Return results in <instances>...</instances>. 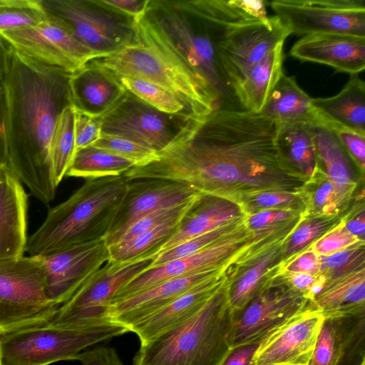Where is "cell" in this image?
<instances>
[{"label":"cell","instance_id":"603a6c76","mask_svg":"<svg viewBox=\"0 0 365 365\" xmlns=\"http://www.w3.org/2000/svg\"><path fill=\"white\" fill-rule=\"evenodd\" d=\"M28 197L7 167L0 168V261L21 257L27 244Z\"/></svg>","mask_w":365,"mask_h":365},{"label":"cell","instance_id":"836d02e7","mask_svg":"<svg viewBox=\"0 0 365 365\" xmlns=\"http://www.w3.org/2000/svg\"><path fill=\"white\" fill-rule=\"evenodd\" d=\"M282 246L274 248L227 283L232 313L241 310L277 272L282 262Z\"/></svg>","mask_w":365,"mask_h":365},{"label":"cell","instance_id":"cb8c5ba5","mask_svg":"<svg viewBox=\"0 0 365 365\" xmlns=\"http://www.w3.org/2000/svg\"><path fill=\"white\" fill-rule=\"evenodd\" d=\"M125 91L114 73L93 61L72 73L69 78L72 106L96 118L112 108Z\"/></svg>","mask_w":365,"mask_h":365},{"label":"cell","instance_id":"ee69618b","mask_svg":"<svg viewBox=\"0 0 365 365\" xmlns=\"http://www.w3.org/2000/svg\"><path fill=\"white\" fill-rule=\"evenodd\" d=\"M240 204L247 216L266 210L294 209L304 211L300 192H263L247 197Z\"/></svg>","mask_w":365,"mask_h":365},{"label":"cell","instance_id":"816d5d0a","mask_svg":"<svg viewBox=\"0 0 365 365\" xmlns=\"http://www.w3.org/2000/svg\"><path fill=\"white\" fill-rule=\"evenodd\" d=\"M304 214L294 209H275L259 211L247 217L248 227L252 230L262 229Z\"/></svg>","mask_w":365,"mask_h":365},{"label":"cell","instance_id":"8fae6325","mask_svg":"<svg viewBox=\"0 0 365 365\" xmlns=\"http://www.w3.org/2000/svg\"><path fill=\"white\" fill-rule=\"evenodd\" d=\"M211 26L218 63L232 95L234 87L250 70L292 34L276 15L225 29Z\"/></svg>","mask_w":365,"mask_h":365},{"label":"cell","instance_id":"8d00e7d4","mask_svg":"<svg viewBox=\"0 0 365 365\" xmlns=\"http://www.w3.org/2000/svg\"><path fill=\"white\" fill-rule=\"evenodd\" d=\"M300 194L306 216L342 215L345 207L341 203L334 185L319 166L305 182Z\"/></svg>","mask_w":365,"mask_h":365},{"label":"cell","instance_id":"277c9868","mask_svg":"<svg viewBox=\"0 0 365 365\" xmlns=\"http://www.w3.org/2000/svg\"><path fill=\"white\" fill-rule=\"evenodd\" d=\"M123 175L89 179L66 200L49 210L28 237L26 252L38 256L104 239L128 190Z\"/></svg>","mask_w":365,"mask_h":365},{"label":"cell","instance_id":"60d3db41","mask_svg":"<svg viewBox=\"0 0 365 365\" xmlns=\"http://www.w3.org/2000/svg\"><path fill=\"white\" fill-rule=\"evenodd\" d=\"M118 78L127 91L157 110L192 119L187 113L184 104L166 89L138 78L125 76Z\"/></svg>","mask_w":365,"mask_h":365},{"label":"cell","instance_id":"e0dca14e","mask_svg":"<svg viewBox=\"0 0 365 365\" xmlns=\"http://www.w3.org/2000/svg\"><path fill=\"white\" fill-rule=\"evenodd\" d=\"M38 256L44 269L46 297L58 307L110 260L104 239Z\"/></svg>","mask_w":365,"mask_h":365},{"label":"cell","instance_id":"2e32d148","mask_svg":"<svg viewBox=\"0 0 365 365\" xmlns=\"http://www.w3.org/2000/svg\"><path fill=\"white\" fill-rule=\"evenodd\" d=\"M0 35L23 54L70 73L101 58L76 39L57 20L48 16L46 21L36 26L0 32Z\"/></svg>","mask_w":365,"mask_h":365},{"label":"cell","instance_id":"11a10c76","mask_svg":"<svg viewBox=\"0 0 365 365\" xmlns=\"http://www.w3.org/2000/svg\"><path fill=\"white\" fill-rule=\"evenodd\" d=\"M259 343L245 344L231 349L221 365H255L253 356Z\"/></svg>","mask_w":365,"mask_h":365},{"label":"cell","instance_id":"ffe728a7","mask_svg":"<svg viewBox=\"0 0 365 365\" xmlns=\"http://www.w3.org/2000/svg\"><path fill=\"white\" fill-rule=\"evenodd\" d=\"M309 365H365V310L324 317Z\"/></svg>","mask_w":365,"mask_h":365},{"label":"cell","instance_id":"7bdbcfd3","mask_svg":"<svg viewBox=\"0 0 365 365\" xmlns=\"http://www.w3.org/2000/svg\"><path fill=\"white\" fill-rule=\"evenodd\" d=\"M319 275L326 282L364 267V241L328 256H320Z\"/></svg>","mask_w":365,"mask_h":365},{"label":"cell","instance_id":"6da1fadb","mask_svg":"<svg viewBox=\"0 0 365 365\" xmlns=\"http://www.w3.org/2000/svg\"><path fill=\"white\" fill-rule=\"evenodd\" d=\"M277 128L261 112L219 108L191 122L155 160L123 176L170 180L239 203L263 192H300L307 180L280 160Z\"/></svg>","mask_w":365,"mask_h":365},{"label":"cell","instance_id":"9c48e42d","mask_svg":"<svg viewBox=\"0 0 365 365\" xmlns=\"http://www.w3.org/2000/svg\"><path fill=\"white\" fill-rule=\"evenodd\" d=\"M41 4L48 16L101 58L138 43L135 21L102 0H41Z\"/></svg>","mask_w":365,"mask_h":365},{"label":"cell","instance_id":"e575fe53","mask_svg":"<svg viewBox=\"0 0 365 365\" xmlns=\"http://www.w3.org/2000/svg\"><path fill=\"white\" fill-rule=\"evenodd\" d=\"M134 166L129 160L91 145L76 150L66 176L86 180L116 177Z\"/></svg>","mask_w":365,"mask_h":365},{"label":"cell","instance_id":"5bb4252c","mask_svg":"<svg viewBox=\"0 0 365 365\" xmlns=\"http://www.w3.org/2000/svg\"><path fill=\"white\" fill-rule=\"evenodd\" d=\"M268 4L291 34L365 37L364 0H273Z\"/></svg>","mask_w":365,"mask_h":365},{"label":"cell","instance_id":"5b68a950","mask_svg":"<svg viewBox=\"0 0 365 365\" xmlns=\"http://www.w3.org/2000/svg\"><path fill=\"white\" fill-rule=\"evenodd\" d=\"M227 283L189 319L140 344L133 365H221L231 350Z\"/></svg>","mask_w":365,"mask_h":365},{"label":"cell","instance_id":"9a60e30c","mask_svg":"<svg viewBox=\"0 0 365 365\" xmlns=\"http://www.w3.org/2000/svg\"><path fill=\"white\" fill-rule=\"evenodd\" d=\"M253 236L254 231L248 227L247 223L232 234L195 254L149 268L120 288L110 304L174 277L230 267L250 245Z\"/></svg>","mask_w":365,"mask_h":365},{"label":"cell","instance_id":"4dcf8cb0","mask_svg":"<svg viewBox=\"0 0 365 365\" xmlns=\"http://www.w3.org/2000/svg\"><path fill=\"white\" fill-rule=\"evenodd\" d=\"M309 306L324 317L365 310V267L327 282Z\"/></svg>","mask_w":365,"mask_h":365},{"label":"cell","instance_id":"7a4b0ae2","mask_svg":"<svg viewBox=\"0 0 365 365\" xmlns=\"http://www.w3.org/2000/svg\"><path fill=\"white\" fill-rule=\"evenodd\" d=\"M71 73L31 58L9 44L2 82L6 167L46 205L54 199L58 187L51 142L61 113L72 105Z\"/></svg>","mask_w":365,"mask_h":365},{"label":"cell","instance_id":"7dc6e473","mask_svg":"<svg viewBox=\"0 0 365 365\" xmlns=\"http://www.w3.org/2000/svg\"><path fill=\"white\" fill-rule=\"evenodd\" d=\"M364 241L351 234L345 227L344 218L309 247L320 256H328Z\"/></svg>","mask_w":365,"mask_h":365},{"label":"cell","instance_id":"f1b7e54d","mask_svg":"<svg viewBox=\"0 0 365 365\" xmlns=\"http://www.w3.org/2000/svg\"><path fill=\"white\" fill-rule=\"evenodd\" d=\"M283 44L280 43L255 64L232 89L242 110L259 113L283 72Z\"/></svg>","mask_w":365,"mask_h":365},{"label":"cell","instance_id":"7c38bea8","mask_svg":"<svg viewBox=\"0 0 365 365\" xmlns=\"http://www.w3.org/2000/svg\"><path fill=\"white\" fill-rule=\"evenodd\" d=\"M309 303L276 272L241 310L232 313L230 348L260 343L307 309Z\"/></svg>","mask_w":365,"mask_h":365},{"label":"cell","instance_id":"c3c4849f","mask_svg":"<svg viewBox=\"0 0 365 365\" xmlns=\"http://www.w3.org/2000/svg\"><path fill=\"white\" fill-rule=\"evenodd\" d=\"M74 134L76 150L93 145L101 135L98 119L76 110Z\"/></svg>","mask_w":365,"mask_h":365},{"label":"cell","instance_id":"4316f807","mask_svg":"<svg viewBox=\"0 0 365 365\" xmlns=\"http://www.w3.org/2000/svg\"><path fill=\"white\" fill-rule=\"evenodd\" d=\"M246 215L241 204L236 201L200 193L180 220L174 235L156 255Z\"/></svg>","mask_w":365,"mask_h":365},{"label":"cell","instance_id":"52a82bcc","mask_svg":"<svg viewBox=\"0 0 365 365\" xmlns=\"http://www.w3.org/2000/svg\"><path fill=\"white\" fill-rule=\"evenodd\" d=\"M130 332L114 321L62 329L47 324L0 334L2 365H50L76 360L84 349Z\"/></svg>","mask_w":365,"mask_h":365},{"label":"cell","instance_id":"4fadbf2b","mask_svg":"<svg viewBox=\"0 0 365 365\" xmlns=\"http://www.w3.org/2000/svg\"><path fill=\"white\" fill-rule=\"evenodd\" d=\"M98 119L101 135L119 136L156 153L165 148L193 120L157 110L126 90Z\"/></svg>","mask_w":365,"mask_h":365},{"label":"cell","instance_id":"9f6ffc18","mask_svg":"<svg viewBox=\"0 0 365 365\" xmlns=\"http://www.w3.org/2000/svg\"><path fill=\"white\" fill-rule=\"evenodd\" d=\"M278 274L282 276L284 281L290 287L301 292L309 300V295L310 289L318 279V276L305 273L293 272H282Z\"/></svg>","mask_w":365,"mask_h":365},{"label":"cell","instance_id":"1f68e13d","mask_svg":"<svg viewBox=\"0 0 365 365\" xmlns=\"http://www.w3.org/2000/svg\"><path fill=\"white\" fill-rule=\"evenodd\" d=\"M311 100L312 98L298 86L294 77L283 73L261 113L272 118L277 127L322 121L312 106Z\"/></svg>","mask_w":365,"mask_h":365},{"label":"cell","instance_id":"bcb514c9","mask_svg":"<svg viewBox=\"0 0 365 365\" xmlns=\"http://www.w3.org/2000/svg\"><path fill=\"white\" fill-rule=\"evenodd\" d=\"M197 197L188 202L175 207L160 209L143 216L133 223L113 245L126 243L165 222L182 217L191 207Z\"/></svg>","mask_w":365,"mask_h":365},{"label":"cell","instance_id":"94428289","mask_svg":"<svg viewBox=\"0 0 365 365\" xmlns=\"http://www.w3.org/2000/svg\"><path fill=\"white\" fill-rule=\"evenodd\" d=\"M0 365H2V363H1V350H0Z\"/></svg>","mask_w":365,"mask_h":365},{"label":"cell","instance_id":"681fc988","mask_svg":"<svg viewBox=\"0 0 365 365\" xmlns=\"http://www.w3.org/2000/svg\"><path fill=\"white\" fill-rule=\"evenodd\" d=\"M320 267V255L310 247H308L289 261L280 264L277 272L305 273L318 276Z\"/></svg>","mask_w":365,"mask_h":365},{"label":"cell","instance_id":"3957f363","mask_svg":"<svg viewBox=\"0 0 365 365\" xmlns=\"http://www.w3.org/2000/svg\"><path fill=\"white\" fill-rule=\"evenodd\" d=\"M138 43L151 46L207 83L224 108L236 101L225 83L210 25L184 9L179 1L150 0L145 14L135 21Z\"/></svg>","mask_w":365,"mask_h":365},{"label":"cell","instance_id":"db71d44e","mask_svg":"<svg viewBox=\"0 0 365 365\" xmlns=\"http://www.w3.org/2000/svg\"><path fill=\"white\" fill-rule=\"evenodd\" d=\"M150 0H102L108 6L132 18L135 21L145 14Z\"/></svg>","mask_w":365,"mask_h":365},{"label":"cell","instance_id":"f6af8a7d","mask_svg":"<svg viewBox=\"0 0 365 365\" xmlns=\"http://www.w3.org/2000/svg\"><path fill=\"white\" fill-rule=\"evenodd\" d=\"M133 162L135 166L147 165L157 158V153L125 138L101 135L92 145Z\"/></svg>","mask_w":365,"mask_h":365},{"label":"cell","instance_id":"83f0119b","mask_svg":"<svg viewBox=\"0 0 365 365\" xmlns=\"http://www.w3.org/2000/svg\"><path fill=\"white\" fill-rule=\"evenodd\" d=\"M311 104L322 122L365 135V83L359 74L336 96L312 98Z\"/></svg>","mask_w":365,"mask_h":365},{"label":"cell","instance_id":"d6a6232c","mask_svg":"<svg viewBox=\"0 0 365 365\" xmlns=\"http://www.w3.org/2000/svg\"><path fill=\"white\" fill-rule=\"evenodd\" d=\"M275 142L279 158L286 167L307 180L313 176L319 164L307 124L278 127Z\"/></svg>","mask_w":365,"mask_h":365},{"label":"cell","instance_id":"74e56055","mask_svg":"<svg viewBox=\"0 0 365 365\" xmlns=\"http://www.w3.org/2000/svg\"><path fill=\"white\" fill-rule=\"evenodd\" d=\"M76 110L66 106L57 121L51 142V160L56 184L61 182L76 152L74 124Z\"/></svg>","mask_w":365,"mask_h":365},{"label":"cell","instance_id":"91938a15","mask_svg":"<svg viewBox=\"0 0 365 365\" xmlns=\"http://www.w3.org/2000/svg\"><path fill=\"white\" fill-rule=\"evenodd\" d=\"M9 44L0 35V83L3 82Z\"/></svg>","mask_w":365,"mask_h":365},{"label":"cell","instance_id":"30bf717a","mask_svg":"<svg viewBox=\"0 0 365 365\" xmlns=\"http://www.w3.org/2000/svg\"><path fill=\"white\" fill-rule=\"evenodd\" d=\"M153 255L128 263L108 261L57 309L50 327L73 329L110 320L108 310L117 292L148 270Z\"/></svg>","mask_w":365,"mask_h":365},{"label":"cell","instance_id":"f35d334b","mask_svg":"<svg viewBox=\"0 0 365 365\" xmlns=\"http://www.w3.org/2000/svg\"><path fill=\"white\" fill-rule=\"evenodd\" d=\"M344 217L342 215L331 217L304 215L282 246L280 264L289 261L307 249L316 240L339 223Z\"/></svg>","mask_w":365,"mask_h":365},{"label":"cell","instance_id":"d590c367","mask_svg":"<svg viewBox=\"0 0 365 365\" xmlns=\"http://www.w3.org/2000/svg\"><path fill=\"white\" fill-rule=\"evenodd\" d=\"M181 219L165 222L123 245L108 247L110 261L123 264L144 257H155L160 247L174 235Z\"/></svg>","mask_w":365,"mask_h":365},{"label":"cell","instance_id":"44dd1931","mask_svg":"<svg viewBox=\"0 0 365 365\" xmlns=\"http://www.w3.org/2000/svg\"><path fill=\"white\" fill-rule=\"evenodd\" d=\"M229 267L195 272L158 283L117 303L108 310L109 319L126 327L147 319L175 299L212 277L226 274Z\"/></svg>","mask_w":365,"mask_h":365},{"label":"cell","instance_id":"ab89813d","mask_svg":"<svg viewBox=\"0 0 365 365\" xmlns=\"http://www.w3.org/2000/svg\"><path fill=\"white\" fill-rule=\"evenodd\" d=\"M247 215L235 220L156 255L150 268L157 267L173 259L195 254L205 249L244 227L247 224Z\"/></svg>","mask_w":365,"mask_h":365},{"label":"cell","instance_id":"7402d4cb","mask_svg":"<svg viewBox=\"0 0 365 365\" xmlns=\"http://www.w3.org/2000/svg\"><path fill=\"white\" fill-rule=\"evenodd\" d=\"M290 55L302 61L332 67L338 72L359 74L365 68V37L336 33L304 36Z\"/></svg>","mask_w":365,"mask_h":365},{"label":"cell","instance_id":"b9f144b4","mask_svg":"<svg viewBox=\"0 0 365 365\" xmlns=\"http://www.w3.org/2000/svg\"><path fill=\"white\" fill-rule=\"evenodd\" d=\"M47 19L41 0H0V32L34 26Z\"/></svg>","mask_w":365,"mask_h":365},{"label":"cell","instance_id":"680465c9","mask_svg":"<svg viewBox=\"0 0 365 365\" xmlns=\"http://www.w3.org/2000/svg\"><path fill=\"white\" fill-rule=\"evenodd\" d=\"M364 210L359 211L358 215L348 218L346 215L344 217L346 229L353 235L364 240L365 234V217Z\"/></svg>","mask_w":365,"mask_h":365},{"label":"cell","instance_id":"d6986e66","mask_svg":"<svg viewBox=\"0 0 365 365\" xmlns=\"http://www.w3.org/2000/svg\"><path fill=\"white\" fill-rule=\"evenodd\" d=\"M324 319L309 305L259 343L254 364L309 365Z\"/></svg>","mask_w":365,"mask_h":365},{"label":"cell","instance_id":"484cf974","mask_svg":"<svg viewBox=\"0 0 365 365\" xmlns=\"http://www.w3.org/2000/svg\"><path fill=\"white\" fill-rule=\"evenodd\" d=\"M307 126L314 144L319 166L334 185L345 207L357 185L354 178L356 165L330 125L320 121Z\"/></svg>","mask_w":365,"mask_h":365},{"label":"cell","instance_id":"ba28073f","mask_svg":"<svg viewBox=\"0 0 365 365\" xmlns=\"http://www.w3.org/2000/svg\"><path fill=\"white\" fill-rule=\"evenodd\" d=\"M58 307L46 297L39 256L0 261V334L47 324Z\"/></svg>","mask_w":365,"mask_h":365},{"label":"cell","instance_id":"8992f818","mask_svg":"<svg viewBox=\"0 0 365 365\" xmlns=\"http://www.w3.org/2000/svg\"><path fill=\"white\" fill-rule=\"evenodd\" d=\"M93 61L117 77L138 78L166 89L184 104L193 120H202L223 108L220 97L207 83L151 46L133 43Z\"/></svg>","mask_w":365,"mask_h":365},{"label":"cell","instance_id":"f5cc1de1","mask_svg":"<svg viewBox=\"0 0 365 365\" xmlns=\"http://www.w3.org/2000/svg\"><path fill=\"white\" fill-rule=\"evenodd\" d=\"M76 360L81 365H125L116 350L109 346H98L82 351Z\"/></svg>","mask_w":365,"mask_h":365},{"label":"cell","instance_id":"f907efd6","mask_svg":"<svg viewBox=\"0 0 365 365\" xmlns=\"http://www.w3.org/2000/svg\"><path fill=\"white\" fill-rule=\"evenodd\" d=\"M331 128L356 165L364 172L365 168V135L341 128Z\"/></svg>","mask_w":365,"mask_h":365},{"label":"cell","instance_id":"6f0895ef","mask_svg":"<svg viewBox=\"0 0 365 365\" xmlns=\"http://www.w3.org/2000/svg\"><path fill=\"white\" fill-rule=\"evenodd\" d=\"M5 139V96L2 83H0V168L6 167Z\"/></svg>","mask_w":365,"mask_h":365},{"label":"cell","instance_id":"ac0fdd59","mask_svg":"<svg viewBox=\"0 0 365 365\" xmlns=\"http://www.w3.org/2000/svg\"><path fill=\"white\" fill-rule=\"evenodd\" d=\"M200 193L182 184L162 179L145 178L129 181L115 219L104 240L108 247L115 245L137 220L155 210L188 202Z\"/></svg>","mask_w":365,"mask_h":365},{"label":"cell","instance_id":"f546056e","mask_svg":"<svg viewBox=\"0 0 365 365\" xmlns=\"http://www.w3.org/2000/svg\"><path fill=\"white\" fill-rule=\"evenodd\" d=\"M180 5L200 20L219 29H225L265 20L264 0H185Z\"/></svg>","mask_w":365,"mask_h":365},{"label":"cell","instance_id":"d4e9b609","mask_svg":"<svg viewBox=\"0 0 365 365\" xmlns=\"http://www.w3.org/2000/svg\"><path fill=\"white\" fill-rule=\"evenodd\" d=\"M227 281L219 275L187 290L153 314L130 328L145 344L185 322L195 314Z\"/></svg>","mask_w":365,"mask_h":365}]
</instances>
